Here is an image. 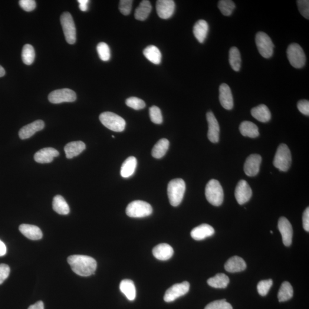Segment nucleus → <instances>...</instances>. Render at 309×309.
<instances>
[{"instance_id":"obj_28","label":"nucleus","mask_w":309,"mask_h":309,"mask_svg":"<svg viewBox=\"0 0 309 309\" xmlns=\"http://www.w3.org/2000/svg\"><path fill=\"white\" fill-rule=\"evenodd\" d=\"M120 290L126 295L128 300L133 301L136 298V290L135 286L132 280L124 279L120 282Z\"/></svg>"},{"instance_id":"obj_51","label":"nucleus","mask_w":309,"mask_h":309,"mask_svg":"<svg viewBox=\"0 0 309 309\" xmlns=\"http://www.w3.org/2000/svg\"><path fill=\"white\" fill-rule=\"evenodd\" d=\"M28 309H44L43 302L38 301L36 304L31 305Z\"/></svg>"},{"instance_id":"obj_39","label":"nucleus","mask_w":309,"mask_h":309,"mask_svg":"<svg viewBox=\"0 0 309 309\" xmlns=\"http://www.w3.org/2000/svg\"><path fill=\"white\" fill-rule=\"evenodd\" d=\"M97 51L102 61H108L111 58V52L109 46L105 42H100L97 46Z\"/></svg>"},{"instance_id":"obj_54","label":"nucleus","mask_w":309,"mask_h":309,"mask_svg":"<svg viewBox=\"0 0 309 309\" xmlns=\"http://www.w3.org/2000/svg\"><path fill=\"white\" fill-rule=\"evenodd\" d=\"M272 233H273V232H272V231H271V234H272Z\"/></svg>"},{"instance_id":"obj_7","label":"nucleus","mask_w":309,"mask_h":309,"mask_svg":"<svg viewBox=\"0 0 309 309\" xmlns=\"http://www.w3.org/2000/svg\"><path fill=\"white\" fill-rule=\"evenodd\" d=\"M256 47L259 53L266 58H270L274 53V45L269 36L263 32H259L255 36Z\"/></svg>"},{"instance_id":"obj_14","label":"nucleus","mask_w":309,"mask_h":309,"mask_svg":"<svg viewBox=\"0 0 309 309\" xmlns=\"http://www.w3.org/2000/svg\"><path fill=\"white\" fill-rule=\"evenodd\" d=\"M278 227L282 235L283 243L286 246H290L293 235L291 223L285 217H281L279 219Z\"/></svg>"},{"instance_id":"obj_52","label":"nucleus","mask_w":309,"mask_h":309,"mask_svg":"<svg viewBox=\"0 0 309 309\" xmlns=\"http://www.w3.org/2000/svg\"><path fill=\"white\" fill-rule=\"evenodd\" d=\"M7 252L5 243L0 240V256H4Z\"/></svg>"},{"instance_id":"obj_46","label":"nucleus","mask_w":309,"mask_h":309,"mask_svg":"<svg viewBox=\"0 0 309 309\" xmlns=\"http://www.w3.org/2000/svg\"><path fill=\"white\" fill-rule=\"evenodd\" d=\"M19 5L21 8L27 12H31L36 8V1L34 0H20Z\"/></svg>"},{"instance_id":"obj_13","label":"nucleus","mask_w":309,"mask_h":309,"mask_svg":"<svg viewBox=\"0 0 309 309\" xmlns=\"http://www.w3.org/2000/svg\"><path fill=\"white\" fill-rule=\"evenodd\" d=\"M262 157L258 154H252L246 159L245 165V173L249 176L257 175L260 170Z\"/></svg>"},{"instance_id":"obj_26","label":"nucleus","mask_w":309,"mask_h":309,"mask_svg":"<svg viewBox=\"0 0 309 309\" xmlns=\"http://www.w3.org/2000/svg\"><path fill=\"white\" fill-rule=\"evenodd\" d=\"M251 114L255 119L262 123L268 122L271 119V113L269 108L265 104L253 108Z\"/></svg>"},{"instance_id":"obj_40","label":"nucleus","mask_w":309,"mask_h":309,"mask_svg":"<svg viewBox=\"0 0 309 309\" xmlns=\"http://www.w3.org/2000/svg\"><path fill=\"white\" fill-rule=\"evenodd\" d=\"M126 104L128 107L134 110H142L146 107V103L143 100L136 97H131L127 98Z\"/></svg>"},{"instance_id":"obj_11","label":"nucleus","mask_w":309,"mask_h":309,"mask_svg":"<svg viewBox=\"0 0 309 309\" xmlns=\"http://www.w3.org/2000/svg\"><path fill=\"white\" fill-rule=\"evenodd\" d=\"M189 290L190 284L188 282L174 285L166 291L164 296V300L166 302L175 301L176 299L186 294Z\"/></svg>"},{"instance_id":"obj_6","label":"nucleus","mask_w":309,"mask_h":309,"mask_svg":"<svg viewBox=\"0 0 309 309\" xmlns=\"http://www.w3.org/2000/svg\"><path fill=\"white\" fill-rule=\"evenodd\" d=\"M152 213V206L142 200H135L126 208V214L131 218H144L150 216Z\"/></svg>"},{"instance_id":"obj_41","label":"nucleus","mask_w":309,"mask_h":309,"mask_svg":"<svg viewBox=\"0 0 309 309\" xmlns=\"http://www.w3.org/2000/svg\"><path fill=\"white\" fill-rule=\"evenodd\" d=\"M150 116L151 121L154 124H160L163 122L162 113L159 107L153 106L150 108Z\"/></svg>"},{"instance_id":"obj_18","label":"nucleus","mask_w":309,"mask_h":309,"mask_svg":"<svg viewBox=\"0 0 309 309\" xmlns=\"http://www.w3.org/2000/svg\"><path fill=\"white\" fill-rule=\"evenodd\" d=\"M45 124L43 121L38 120L31 124L26 125L19 131V135L22 140L27 139L32 137L39 131L43 130Z\"/></svg>"},{"instance_id":"obj_8","label":"nucleus","mask_w":309,"mask_h":309,"mask_svg":"<svg viewBox=\"0 0 309 309\" xmlns=\"http://www.w3.org/2000/svg\"><path fill=\"white\" fill-rule=\"evenodd\" d=\"M287 57L292 66L297 69L304 67L307 61L303 49L297 43L289 45L287 49Z\"/></svg>"},{"instance_id":"obj_2","label":"nucleus","mask_w":309,"mask_h":309,"mask_svg":"<svg viewBox=\"0 0 309 309\" xmlns=\"http://www.w3.org/2000/svg\"><path fill=\"white\" fill-rule=\"evenodd\" d=\"M186 191V184L182 179H175L169 182L167 193L169 201L173 206L176 207L181 203Z\"/></svg>"},{"instance_id":"obj_53","label":"nucleus","mask_w":309,"mask_h":309,"mask_svg":"<svg viewBox=\"0 0 309 309\" xmlns=\"http://www.w3.org/2000/svg\"><path fill=\"white\" fill-rule=\"evenodd\" d=\"M5 75V71L4 68H3L1 65H0V77H4Z\"/></svg>"},{"instance_id":"obj_29","label":"nucleus","mask_w":309,"mask_h":309,"mask_svg":"<svg viewBox=\"0 0 309 309\" xmlns=\"http://www.w3.org/2000/svg\"><path fill=\"white\" fill-rule=\"evenodd\" d=\"M152 10L151 2L148 0H144L140 3L135 12V18L137 20L144 21L149 17Z\"/></svg>"},{"instance_id":"obj_25","label":"nucleus","mask_w":309,"mask_h":309,"mask_svg":"<svg viewBox=\"0 0 309 309\" xmlns=\"http://www.w3.org/2000/svg\"><path fill=\"white\" fill-rule=\"evenodd\" d=\"M225 268L229 272H241L246 269V264L242 258L234 256L226 262Z\"/></svg>"},{"instance_id":"obj_20","label":"nucleus","mask_w":309,"mask_h":309,"mask_svg":"<svg viewBox=\"0 0 309 309\" xmlns=\"http://www.w3.org/2000/svg\"><path fill=\"white\" fill-rule=\"evenodd\" d=\"M153 254L154 257L158 260L167 261L172 257L174 249L167 243H161L153 249Z\"/></svg>"},{"instance_id":"obj_55","label":"nucleus","mask_w":309,"mask_h":309,"mask_svg":"<svg viewBox=\"0 0 309 309\" xmlns=\"http://www.w3.org/2000/svg\"><path fill=\"white\" fill-rule=\"evenodd\" d=\"M112 137L115 138V136L113 135L112 136Z\"/></svg>"},{"instance_id":"obj_43","label":"nucleus","mask_w":309,"mask_h":309,"mask_svg":"<svg viewBox=\"0 0 309 309\" xmlns=\"http://www.w3.org/2000/svg\"><path fill=\"white\" fill-rule=\"evenodd\" d=\"M272 285V281L271 279H268V280H263L259 282L257 285L258 293L262 296L267 295Z\"/></svg>"},{"instance_id":"obj_45","label":"nucleus","mask_w":309,"mask_h":309,"mask_svg":"<svg viewBox=\"0 0 309 309\" xmlns=\"http://www.w3.org/2000/svg\"><path fill=\"white\" fill-rule=\"evenodd\" d=\"M133 1L131 0H121L119 3V10L121 14L125 16L130 15L132 9Z\"/></svg>"},{"instance_id":"obj_3","label":"nucleus","mask_w":309,"mask_h":309,"mask_svg":"<svg viewBox=\"0 0 309 309\" xmlns=\"http://www.w3.org/2000/svg\"><path fill=\"white\" fill-rule=\"evenodd\" d=\"M205 195L207 200L212 205L219 206L222 205L224 198V193L222 187L218 180H210L206 187Z\"/></svg>"},{"instance_id":"obj_15","label":"nucleus","mask_w":309,"mask_h":309,"mask_svg":"<svg viewBox=\"0 0 309 309\" xmlns=\"http://www.w3.org/2000/svg\"><path fill=\"white\" fill-rule=\"evenodd\" d=\"M209 125L208 136L213 143H218L219 140L220 127L218 120L212 112H209L206 115Z\"/></svg>"},{"instance_id":"obj_17","label":"nucleus","mask_w":309,"mask_h":309,"mask_svg":"<svg viewBox=\"0 0 309 309\" xmlns=\"http://www.w3.org/2000/svg\"><path fill=\"white\" fill-rule=\"evenodd\" d=\"M219 101L226 110H231L234 107V100L231 89L229 85L223 83L219 87Z\"/></svg>"},{"instance_id":"obj_47","label":"nucleus","mask_w":309,"mask_h":309,"mask_svg":"<svg viewBox=\"0 0 309 309\" xmlns=\"http://www.w3.org/2000/svg\"><path fill=\"white\" fill-rule=\"evenodd\" d=\"M9 266L6 264H0V285L3 284L8 278L10 274Z\"/></svg>"},{"instance_id":"obj_35","label":"nucleus","mask_w":309,"mask_h":309,"mask_svg":"<svg viewBox=\"0 0 309 309\" xmlns=\"http://www.w3.org/2000/svg\"><path fill=\"white\" fill-rule=\"evenodd\" d=\"M241 56L239 49L232 47L229 51V62L233 70L238 72L241 67Z\"/></svg>"},{"instance_id":"obj_1","label":"nucleus","mask_w":309,"mask_h":309,"mask_svg":"<svg viewBox=\"0 0 309 309\" xmlns=\"http://www.w3.org/2000/svg\"><path fill=\"white\" fill-rule=\"evenodd\" d=\"M67 260L75 273L82 277H88L94 274L97 268L96 260L90 256L71 255Z\"/></svg>"},{"instance_id":"obj_5","label":"nucleus","mask_w":309,"mask_h":309,"mask_svg":"<svg viewBox=\"0 0 309 309\" xmlns=\"http://www.w3.org/2000/svg\"><path fill=\"white\" fill-rule=\"evenodd\" d=\"M273 164L276 168L281 172H287L290 168L291 164V154L290 150L285 144H281L278 147Z\"/></svg>"},{"instance_id":"obj_38","label":"nucleus","mask_w":309,"mask_h":309,"mask_svg":"<svg viewBox=\"0 0 309 309\" xmlns=\"http://www.w3.org/2000/svg\"><path fill=\"white\" fill-rule=\"evenodd\" d=\"M218 6L222 14L226 16L232 15L235 8L234 2L231 0H221L219 1Z\"/></svg>"},{"instance_id":"obj_16","label":"nucleus","mask_w":309,"mask_h":309,"mask_svg":"<svg viewBox=\"0 0 309 309\" xmlns=\"http://www.w3.org/2000/svg\"><path fill=\"white\" fill-rule=\"evenodd\" d=\"M156 6L157 15L163 19L172 17L175 9V2L173 0H158Z\"/></svg>"},{"instance_id":"obj_42","label":"nucleus","mask_w":309,"mask_h":309,"mask_svg":"<svg viewBox=\"0 0 309 309\" xmlns=\"http://www.w3.org/2000/svg\"><path fill=\"white\" fill-rule=\"evenodd\" d=\"M205 309H232V307L226 300H222L211 302Z\"/></svg>"},{"instance_id":"obj_22","label":"nucleus","mask_w":309,"mask_h":309,"mask_svg":"<svg viewBox=\"0 0 309 309\" xmlns=\"http://www.w3.org/2000/svg\"><path fill=\"white\" fill-rule=\"evenodd\" d=\"M19 230L26 237L34 241L40 239L42 237L41 230L35 225L22 224L19 226Z\"/></svg>"},{"instance_id":"obj_48","label":"nucleus","mask_w":309,"mask_h":309,"mask_svg":"<svg viewBox=\"0 0 309 309\" xmlns=\"http://www.w3.org/2000/svg\"><path fill=\"white\" fill-rule=\"evenodd\" d=\"M297 107L299 111L302 114L309 116V101L307 100H301L298 101Z\"/></svg>"},{"instance_id":"obj_49","label":"nucleus","mask_w":309,"mask_h":309,"mask_svg":"<svg viewBox=\"0 0 309 309\" xmlns=\"http://www.w3.org/2000/svg\"><path fill=\"white\" fill-rule=\"evenodd\" d=\"M303 226L305 231L309 232V208L305 210L303 215Z\"/></svg>"},{"instance_id":"obj_19","label":"nucleus","mask_w":309,"mask_h":309,"mask_svg":"<svg viewBox=\"0 0 309 309\" xmlns=\"http://www.w3.org/2000/svg\"><path fill=\"white\" fill-rule=\"evenodd\" d=\"M58 155V151L53 148H44L35 154L34 159L39 163H49L54 160V157Z\"/></svg>"},{"instance_id":"obj_34","label":"nucleus","mask_w":309,"mask_h":309,"mask_svg":"<svg viewBox=\"0 0 309 309\" xmlns=\"http://www.w3.org/2000/svg\"><path fill=\"white\" fill-rule=\"evenodd\" d=\"M229 282V278L223 273L217 274L214 277L210 278L208 280V285L216 289H225L228 287Z\"/></svg>"},{"instance_id":"obj_27","label":"nucleus","mask_w":309,"mask_h":309,"mask_svg":"<svg viewBox=\"0 0 309 309\" xmlns=\"http://www.w3.org/2000/svg\"><path fill=\"white\" fill-rule=\"evenodd\" d=\"M137 167V160L134 156H130L124 161L121 166L120 175L124 178H128L134 175Z\"/></svg>"},{"instance_id":"obj_23","label":"nucleus","mask_w":309,"mask_h":309,"mask_svg":"<svg viewBox=\"0 0 309 309\" xmlns=\"http://www.w3.org/2000/svg\"><path fill=\"white\" fill-rule=\"evenodd\" d=\"M86 148L83 141H76L69 143L64 147L65 155L68 159H72L80 154Z\"/></svg>"},{"instance_id":"obj_21","label":"nucleus","mask_w":309,"mask_h":309,"mask_svg":"<svg viewBox=\"0 0 309 309\" xmlns=\"http://www.w3.org/2000/svg\"><path fill=\"white\" fill-rule=\"evenodd\" d=\"M215 230L212 226L208 224H202L196 227L191 232V236L196 241H201L214 234Z\"/></svg>"},{"instance_id":"obj_50","label":"nucleus","mask_w":309,"mask_h":309,"mask_svg":"<svg viewBox=\"0 0 309 309\" xmlns=\"http://www.w3.org/2000/svg\"><path fill=\"white\" fill-rule=\"evenodd\" d=\"M77 2L79 4V8L81 11L86 12L88 9V4L90 1L88 0H78Z\"/></svg>"},{"instance_id":"obj_37","label":"nucleus","mask_w":309,"mask_h":309,"mask_svg":"<svg viewBox=\"0 0 309 309\" xmlns=\"http://www.w3.org/2000/svg\"><path fill=\"white\" fill-rule=\"evenodd\" d=\"M22 60L26 65H31L35 58V52L34 47L30 44L24 46L22 51Z\"/></svg>"},{"instance_id":"obj_31","label":"nucleus","mask_w":309,"mask_h":309,"mask_svg":"<svg viewBox=\"0 0 309 309\" xmlns=\"http://www.w3.org/2000/svg\"><path fill=\"white\" fill-rule=\"evenodd\" d=\"M52 207L54 211L60 215H68L70 212V207L66 200L61 195H58L54 197Z\"/></svg>"},{"instance_id":"obj_4","label":"nucleus","mask_w":309,"mask_h":309,"mask_svg":"<svg viewBox=\"0 0 309 309\" xmlns=\"http://www.w3.org/2000/svg\"><path fill=\"white\" fill-rule=\"evenodd\" d=\"M99 119L105 127L114 132H122L126 127V121L123 118L111 112L101 114Z\"/></svg>"},{"instance_id":"obj_33","label":"nucleus","mask_w":309,"mask_h":309,"mask_svg":"<svg viewBox=\"0 0 309 309\" xmlns=\"http://www.w3.org/2000/svg\"><path fill=\"white\" fill-rule=\"evenodd\" d=\"M170 142L166 139L159 140L153 147L152 155L154 158H162L169 149Z\"/></svg>"},{"instance_id":"obj_9","label":"nucleus","mask_w":309,"mask_h":309,"mask_svg":"<svg viewBox=\"0 0 309 309\" xmlns=\"http://www.w3.org/2000/svg\"><path fill=\"white\" fill-rule=\"evenodd\" d=\"M60 22L68 44H74L77 41V31L73 18L69 12H64L61 16Z\"/></svg>"},{"instance_id":"obj_30","label":"nucleus","mask_w":309,"mask_h":309,"mask_svg":"<svg viewBox=\"0 0 309 309\" xmlns=\"http://www.w3.org/2000/svg\"><path fill=\"white\" fill-rule=\"evenodd\" d=\"M240 132L243 136L255 138L259 136L258 128L254 123L249 121H245L240 125Z\"/></svg>"},{"instance_id":"obj_24","label":"nucleus","mask_w":309,"mask_h":309,"mask_svg":"<svg viewBox=\"0 0 309 309\" xmlns=\"http://www.w3.org/2000/svg\"><path fill=\"white\" fill-rule=\"evenodd\" d=\"M209 30L208 23L204 19H200L195 23L193 28V33L200 43H203L208 36Z\"/></svg>"},{"instance_id":"obj_12","label":"nucleus","mask_w":309,"mask_h":309,"mask_svg":"<svg viewBox=\"0 0 309 309\" xmlns=\"http://www.w3.org/2000/svg\"><path fill=\"white\" fill-rule=\"evenodd\" d=\"M235 196L239 205L249 201L252 196V190L248 183L244 180H240L236 187Z\"/></svg>"},{"instance_id":"obj_10","label":"nucleus","mask_w":309,"mask_h":309,"mask_svg":"<svg viewBox=\"0 0 309 309\" xmlns=\"http://www.w3.org/2000/svg\"><path fill=\"white\" fill-rule=\"evenodd\" d=\"M48 100L53 104H60L65 102L70 103L77 100V94L70 89H60L52 91L49 95Z\"/></svg>"},{"instance_id":"obj_44","label":"nucleus","mask_w":309,"mask_h":309,"mask_svg":"<svg viewBox=\"0 0 309 309\" xmlns=\"http://www.w3.org/2000/svg\"><path fill=\"white\" fill-rule=\"evenodd\" d=\"M297 2L301 14L305 19H309V1L308 0H298Z\"/></svg>"},{"instance_id":"obj_32","label":"nucleus","mask_w":309,"mask_h":309,"mask_svg":"<svg viewBox=\"0 0 309 309\" xmlns=\"http://www.w3.org/2000/svg\"><path fill=\"white\" fill-rule=\"evenodd\" d=\"M143 54L148 60L154 64H159L162 60V54L154 45H150L144 49Z\"/></svg>"},{"instance_id":"obj_36","label":"nucleus","mask_w":309,"mask_h":309,"mask_svg":"<svg viewBox=\"0 0 309 309\" xmlns=\"http://www.w3.org/2000/svg\"><path fill=\"white\" fill-rule=\"evenodd\" d=\"M293 296V289H292L290 283L284 282L279 289L278 298L279 302L287 301Z\"/></svg>"}]
</instances>
